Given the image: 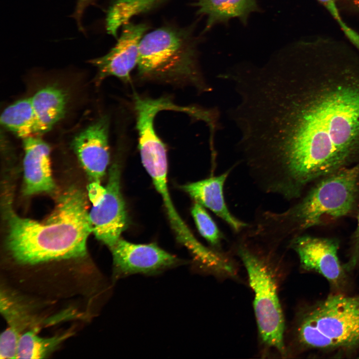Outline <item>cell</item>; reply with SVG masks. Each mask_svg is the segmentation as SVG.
Here are the masks:
<instances>
[{"label": "cell", "instance_id": "9c48e42d", "mask_svg": "<svg viewBox=\"0 0 359 359\" xmlns=\"http://www.w3.org/2000/svg\"><path fill=\"white\" fill-rule=\"evenodd\" d=\"M290 246L297 253L304 270L320 274L335 285L341 283L344 274L338 257V240L299 235L290 240Z\"/></svg>", "mask_w": 359, "mask_h": 359}, {"label": "cell", "instance_id": "30bf717a", "mask_svg": "<svg viewBox=\"0 0 359 359\" xmlns=\"http://www.w3.org/2000/svg\"><path fill=\"white\" fill-rule=\"evenodd\" d=\"M148 28L143 23L125 24L114 47L106 55L90 60L97 68L99 83L110 76L124 82L130 80V72L138 64L141 40Z\"/></svg>", "mask_w": 359, "mask_h": 359}, {"label": "cell", "instance_id": "d6986e66", "mask_svg": "<svg viewBox=\"0 0 359 359\" xmlns=\"http://www.w3.org/2000/svg\"><path fill=\"white\" fill-rule=\"evenodd\" d=\"M70 335L69 333L49 338H42L35 331H28L21 334L18 341L16 359L44 358Z\"/></svg>", "mask_w": 359, "mask_h": 359}, {"label": "cell", "instance_id": "cb8c5ba5", "mask_svg": "<svg viewBox=\"0 0 359 359\" xmlns=\"http://www.w3.org/2000/svg\"><path fill=\"white\" fill-rule=\"evenodd\" d=\"M351 240L350 257L344 266V268L348 270L354 268L359 262V214L358 217L357 225L352 235Z\"/></svg>", "mask_w": 359, "mask_h": 359}, {"label": "cell", "instance_id": "7a4b0ae2", "mask_svg": "<svg viewBox=\"0 0 359 359\" xmlns=\"http://www.w3.org/2000/svg\"><path fill=\"white\" fill-rule=\"evenodd\" d=\"M85 193L70 187L43 222L8 213L7 247L18 262L28 264L81 257L92 232Z\"/></svg>", "mask_w": 359, "mask_h": 359}, {"label": "cell", "instance_id": "7c38bea8", "mask_svg": "<svg viewBox=\"0 0 359 359\" xmlns=\"http://www.w3.org/2000/svg\"><path fill=\"white\" fill-rule=\"evenodd\" d=\"M109 120L103 116L78 133L72 148L91 181L100 182L109 162Z\"/></svg>", "mask_w": 359, "mask_h": 359}, {"label": "cell", "instance_id": "5bb4252c", "mask_svg": "<svg viewBox=\"0 0 359 359\" xmlns=\"http://www.w3.org/2000/svg\"><path fill=\"white\" fill-rule=\"evenodd\" d=\"M231 169L217 176L192 182L182 188L195 202L211 210L234 232L238 233L249 225L235 217L225 202L224 186Z\"/></svg>", "mask_w": 359, "mask_h": 359}, {"label": "cell", "instance_id": "ffe728a7", "mask_svg": "<svg viewBox=\"0 0 359 359\" xmlns=\"http://www.w3.org/2000/svg\"><path fill=\"white\" fill-rule=\"evenodd\" d=\"M191 214L200 235L211 245L219 246L223 234L203 206L195 202Z\"/></svg>", "mask_w": 359, "mask_h": 359}, {"label": "cell", "instance_id": "5b68a950", "mask_svg": "<svg viewBox=\"0 0 359 359\" xmlns=\"http://www.w3.org/2000/svg\"><path fill=\"white\" fill-rule=\"evenodd\" d=\"M295 339L306 348H349L359 345V296L332 295L302 313Z\"/></svg>", "mask_w": 359, "mask_h": 359}, {"label": "cell", "instance_id": "4fadbf2b", "mask_svg": "<svg viewBox=\"0 0 359 359\" xmlns=\"http://www.w3.org/2000/svg\"><path fill=\"white\" fill-rule=\"evenodd\" d=\"M23 145L24 193L30 195L52 192L55 184L51 169L50 147L35 136L23 139Z\"/></svg>", "mask_w": 359, "mask_h": 359}, {"label": "cell", "instance_id": "4316f807", "mask_svg": "<svg viewBox=\"0 0 359 359\" xmlns=\"http://www.w3.org/2000/svg\"><path fill=\"white\" fill-rule=\"evenodd\" d=\"M358 6L359 7V0H356Z\"/></svg>", "mask_w": 359, "mask_h": 359}, {"label": "cell", "instance_id": "277c9868", "mask_svg": "<svg viewBox=\"0 0 359 359\" xmlns=\"http://www.w3.org/2000/svg\"><path fill=\"white\" fill-rule=\"evenodd\" d=\"M137 66L145 79L189 83L200 92L211 89L199 69L194 40L187 29L166 26L144 35Z\"/></svg>", "mask_w": 359, "mask_h": 359}, {"label": "cell", "instance_id": "e0dca14e", "mask_svg": "<svg viewBox=\"0 0 359 359\" xmlns=\"http://www.w3.org/2000/svg\"><path fill=\"white\" fill-rule=\"evenodd\" d=\"M1 124L23 139L37 135V123L31 97L7 107L0 116Z\"/></svg>", "mask_w": 359, "mask_h": 359}, {"label": "cell", "instance_id": "44dd1931", "mask_svg": "<svg viewBox=\"0 0 359 359\" xmlns=\"http://www.w3.org/2000/svg\"><path fill=\"white\" fill-rule=\"evenodd\" d=\"M20 303L15 298L8 296L5 293L1 295V312L9 324L8 327L20 333L30 320L24 306Z\"/></svg>", "mask_w": 359, "mask_h": 359}, {"label": "cell", "instance_id": "9a60e30c", "mask_svg": "<svg viewBox=\"0 0 359 359\" xmlns=\"http://www.w3.org/2000/svg\"><path fill=\"white\" fill-rule=\"evenodd\" d=\"M197 13L206 18L204 31L232 18L246 24L249 15L259 10L256 0H194Z\"/></svg>", "mask_w": 359, "mask_h": 359}, {"label": "cell", "instance_id": "603a6c76", "mask_svg": "<svg viewBox=\"0 0 359 359\" xmlns=\"http://www.w3.org/2000/svg\"><path fill=\"white\" fill-rule=\"evenodd\" d=\"M328 10L350 41L359 50V34L349 26L340 14L335 0H318Z\"/></svg>", "mask_w": 359, "mask_h": 359}, {"label": "cell", "instance_id": "8fae6325", "mask_svg": "<svg viewBox=\"0 0 359 359\" xmlns=\"http://www.w3.org/2000/svg\"><path fill=\"white\" fill-rule=\"evenodd\" d=\"M140 152L142 164L164 201L177 239L191 253L198 251L202 244L196 239L180 217L170 196L167 183L168 162L166 147L144 149Z\"/></svg>", "mask_w": 359, "mask_h": 359}, {"label": "cell", "instance_id": "2e32d148", "mask_svg": "<svg viewBox=\"0 0 359 359\" xmlns=\"http://www.w3.org/2000/svg\"><path fill=\"white\" fill-rule=\"evenodd\" d=\"M66 100L64 91L53 86L42 88L31 97L36 119L37 134L49 131L63 117Z\"/></svg>", "mask_w": 359, "mask_h": 359}, {"label": "cell", "instance_id": "484cf974", "mask_svg": "<svg viewBox=\"0 0 359 359\" xmlns=\"http://www.w3.org/2000/svg\"><path fill=\"white\" fill-rule=\"evenodd\" d=\"M95 3V0H77L75 11L72 16L76 20L78 27L81 31H83L81 18L85 8L89 5Z\"/></svg>", "mask_w": 359, "mask_h": 359}, {"label": "cell", "instance_id": "52a82bcc", "mask_svg": "<svg viewBox=\"0 0 359 359\" xmlns=\"http://www.w3.org/2000/svg\"><path fill=\"white\" fill-rule=\"evenodd\" d=\"M103 199L89 212L92 233L97 239L112 247L127 228V214L120 188V170L114 163L109 177Z\"/></svg>", "mask_w": 359, "mask_h": 359}, {"label": "cell", "instance_id": "8992f818", "mask_svg": "<svg viewBox=\"0 0 359 359\" xmlns=\"http://www.w3.org/2000/svg\"><path fill=\"white\" fill-rule=\"evenodd\" d=\"M238 254L246 270L253 291V307L260 338L266 347L281 356L287 355L284 316L272 271L264 258L245 240Z\"/></svg>", "mask_w": 359, "mask_h": 359}, {"label": "cell", "instance_id": "ac0fdd59", "mask_svg": "<svg viewBox=\"0 0 359 359\" xmlns=\"http://www.w3.org/2000/svg\"><path fill=\"white\" fill-rule=\"evenodd\" d=\"M166 0H116L110 5L106 19L108 33L117 37L118 29L134 16L144 13Z\"/></svg>", "mask_w": 359, "mask_h": 359}, {"label": "cell", "instance_id": "7402d4cb", "mask_svg": "<svg viewBox=\"0 0 359 359\" xmlns=\"http://www.w3.org/2000/svg\"><path fill=\"white\" fill-rule=\"evenodd\" d=\"M21 334L8 327L3 332L0 338V358L16 359L19 338Z\"/></svg>", "mask_w": 359, "mask_h": 359}, {"label": "cell", "instance_id": "d4e9b609", "mask_svg": "<svg viewBox=\"0 0 359 359\" xmlns=\"http://www.w3.org/2000/svg\"><path fill=\"white\" fill-rule=\"evenodd\" d=\"M106 191V187L102 186L100 182L91 181L88 186V194L93 206L100 202L105 196Z\"/></svg>", "mask_w": 359, "mask_h": 359}, {"label": "cell", "instance_id": "ba28073f", "mask_svg": "<svg viewBox=\"0 0 359 359\" xmlns=\"http://www.w3.org/2000/svg\"><path fill=\"white\" fill-rule=\"evenodd\" d=\"M110 249L118 278L135 274L156 275L183 263L155 244H134L120 238Z\"/></svg>", "mask_w": 359, "mask_h": 359}, {"label": "cell", "instance_id": "6da1fadb", "mask_svg": "<svg viewBox=\"0 0 359 359\" xmlns=\"http://www.w3.org/2000/svg\"><path fill=\"white\" fill-rule=\"evenodd\" d=\"M230 112L254 177L289 199L359 162V60L335 53L279 54L249 65Z\"/></svg>", "mask_w": 359, "mask_h": 359}, {"label": "cell", "instance_id": "3957f363", "mask_svg": "<svg viewBox=\"0 0 359 359\" xmlns=\"http://www.w3.org/2000/svg\"><path fill=\"white\" fill-rule=\"evenodd\" d=\"M314 183L296 203L284 211L261 212L250 232L251 236L257 240L278 243L351 213L359 194V162Z\"/></svg>", "mask_w": 359, "mask_h": 359}]
</instances>
